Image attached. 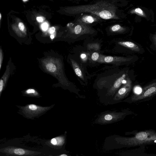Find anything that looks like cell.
Masks as SVG:
<instances>
[{"label": "cell", "instance_id": "f1b7e54d", "mask_svg": "<svg viewBox=\"0 0 156 156\" xmlns=\"http://www.w3.org/2000/svg\"><path fill=\"white\" fill-rule=\"evenodd\" d=\"M0 20H1V13L0 14Z\"/></svg>", "mask_w": 156, "mask_h": 156}, {"label": "cell", "instance_id": "30bf717a", "mask_svg": "<svg viewBox=\"0 0 156 156\" xmlns=\"http://www.w3.org/2000/svg\"><path fill=\"white\" fill-rule=\"evenodd\" d=\"M45 66L47 70L51 73H55L57 71L58 69L55 63L51 60L46 62Z\"/></svg>", "mask_w": 156, "mask_h": 156}, {"label": "cell", "instance_id": "ac0fdd59", "mask_svg": "<svg viewBox=\"0 0 156 156\" xmlns=\"http://www.w3.org/2000/svg\"><path fill=\"white\" fill-rule=\"evenodd\" d=\"M99 56V55L98 53L94 52L92 55L91 59L94 61H96L98 59Z\"/></svg>", "mask_w": 156, "mask_h": 156}, {"label": "cell", "instance_id": "f546056e", "mask_svg": "<svg viewBox=\"0 0 156 156\" xmlns=\"http://www.w3.org/2000/svg\"><path fill=\"white\" fill-rule=\"evenodd\" d=\"M28 0H23V1H24V2H26Z\"/></svg>", "mask_w": 156, "mask_h": 156}, {"label": "cell", "instance_id": "d6986e66", "mask_svg": "<svg viewBox=\"0 0 156 156\" xmlns=\"http://www.w3.org/2000/svg\"><path fill=\"white\" fill-rule=\"evenodd\" d=\"M18 26L20 30L23 32L25 30V27L23 23L22 22H20L18 24Z\"/></svg>", "mask_w": 156, "mask_h": 156}, {"label": "cell", "instance_id": "3957f363", "mask_svg": "<svg viewBox=\"0 0 156 156\" xmlns=\"http://www.w3.org/2000/svg\"><path fill=\"white\" fill-rule=\"evenodd\" d=\"M156 94V82L153 83L143 88L141 92L135 94L132 97L133 101L136 102L146 100Z\"/></svg>", "mask_w": 156, "mask_h": 156}, {"label": "cell", "instance_id": "277c9868", "mask_svg": "<svg viewBox=\"0 0 156 156\" xmlns=\"http://www.w3.org/2000/svg\"><path fill=\"white\" fill-rule=\"evenodd\" d=\"M1 151L8 155H32L37 153L36 152L33 151L14 147L3 148Z\"/></svg>", "mask_w": 156, "mask_h": 156}, {"label": "cell", "instance_id": "4fadbf2b", "mask_svg": "<svg viewBox=\"0 0 156 156\" xmlns=\"http://www.w3.org/2000/svg\"><path fill=\"white\" fill-rule=\"evenodd\" d=\"M81 20L82 22L85 23H91L95 21L96 20L91 15H85L82 17Z\"/></svg>", "mask_w": 156, "mask_h": 156}, {"label": "cell", "instance_id": "5bb4252c", "mask_svg": "<svg viewBox=\"0 0 156 156\" xmlns=\"http://www.w3.org/2000/svg\"><path fill=\"white\" fill-rule=\"evenodd\" d=\"M130 13H135L136 15L143 17H146V15L144 12L141 9L137 8L134 9L130 12Z\"/></svg>", "mask_w": 156, "mask_h": 156}, {"label": "cell", "instance_id": "44dd1931", "mask_svg": "<svg viewBox=\"0 0 156 156\" xmlns=\"http://www.w3.org/2000/svg\"><path fill=\"white\" fill-rule=\"evenodd\" d=\"M142 90L140 87H137L135 88L134 91L136 94H138L141 92Z\"/></svg>", "mask_w": 156, "mask_h": 156}, {"label": "cell", "instance_id": "7a4b0ae2", "mask_svg": "<svg viewBox=\"0 0 156 156\" xmlns=\"http://www.w3.org/2000/svg\"><path fill=\"white\" fill-rule=\"evenodd\" d=\"M44 107L34 104H30L20 107L23 115L27 118H32L37 117L43 114L50 108Z\"/></svg>", "mask_w": 156, "mask_h": 156}, {"label": "cell", "instance_id": "9a60e30c", "mask_svg": "<svg viewBox=\"0 0 156 156\" xmlns=\"http://www.w3.org/2000/svg\"><path fill=\"white\" fill-rule=\"evenodd\" d=\"M111 30L113 32H122L125 30V28L121 27L119 24H115L111 28Z\"/></svg>", "mask_w": 156, "mask_h": 156}, {"label": "cell", "instance_id": "ffe728a7", "mask_svg": "<svg viewBox=\"0 0 156 156\" xmlns=\"http://www.w3.org/2000/svg\"><path fill=\"white\" fill-rule=\"evenodd\" d=\"M3 60V51L1 48L0 49V69H1Z\"/></svg>", "mask_w": 156, "mask_h": 156}, {"label": "cell", "instance_id": "ba28073f", "mask_svg": "<svg viewBox=\"0 0 156 156\" xmlns=\"http://www.w3.org/2000/svg\"><path fill=\"white\" fill-rule=\"evenodd\" d=\"M10 74V67L7 66L6 69L3 75L0 80V96L4 88Z\"/></svg>", "mask_w": 156, "mask_h": 156}, {"label": "cell", "instance_id": "7402d4cb", "mask_svg": "<svg viewBox=\"0 0 156 156\" xmlns=\"http://www.w3.org/2000/svg\"><path fill=\"white\" fill-rule=\"evenodd\" d=\"M48 25L46 23H43L41 25L42 29L44 31L47 30L48 28Z\"/></svg>", "mask_w": 156, "mask_h": 156}, {"label": "cell", "instance_id": "5b68a950", "mask_svg": "<svg viewBox=\"0 0 156 156\" xmlns=\"http://www.w3.org/2000/svg\"><path fill=\"white\" fill-rule=\"evenodd\" d=\"M132 86L131 80L129 78H127L125 85L118 91V95L120 97L124 96L130 91Z\"/></svg>", "mask_w": 156, "mask_h": 156}, {"label": "cell", "instance_id": "484cf974", "mask_svg": "<svg viewBox=\"0 0 156 156\" xmlns=\"http://www.w3.org/2000/svg\"><path fill=\"white\" fill-rule=\"evenodd\" d=\"M153 39L154 44L156 45V33L154 35Z\"/></svg>", "mask_w": 156, "mask_h": 156}, {"label": "cell", "instance_id": "4316f807", "mask_svg": "<svg viewBox=\"0 0 156 156\" xmlns=\"http://www.w3.org/2000/svg\"><path fill=\"white\" fill-rule=\"evenodd\" d=\"M50 37L51 39H53L54 37V36L52 34L50 36Z\"/></svg>", "mask_w": 156, "mask_h": 156}, {"label": "cell", "instance_id": "9c48e42d", "mask_svg": "<svg viewBox=\"0 0 156 156\" xmlns=\"http://www.w3.org/2000/svg\"><path fill=\"white\" fill-rule=\"evenodd\" d=\"M73 69L76 75L81 79L83 80L84 77L82 71L77 63L74 60L71 59Z\"/></svg>", "mask_w": 156, "mask_h": 156}, {"label": "cell", "instance_id": "83f0119b", "mask_svg": "<svg viewBox=\"0 0 156 156\" xmlns=\"http://www.w3.org/2000/svg\"><path fill=\"white\" fill-rule=\"evenodd\" d=\"M59 156H67V155L66 154H61V155H59Z\"/></svg>", "mask_w": 156, "mask_h": 156}, {"label": "cell", "instance_id": "603a6c76", "mask_svg": "<svg viewBox=\"0 0 156 156\" xmlns=\"http://www.w3.org/2000/svg\"><path fill=\"white\" fill-rule=\"evenodd\" d=\"M112 118V116L109 114L106 115L104 117V119L105 120L107 121H110L111 120Z\"/></svg>", "mask_w": 156, "mask_h": 156}, {"label": "cell", "instance_id": "d4e9b609", "mask_svg": "<svg viewBox=\"0 0 156 156\" xmlns=\"http://www.w3.org/2000/svg\"><path fill=\"white\" fill-rule=\"evenodd\" d=\"M37 21L39 22H42L43 21V19L41 17H37L36 18Z\"/></svg>", "mask_w": 156, "mask_h": 156}, {"label": "cell", "instance_id": "cb8c5ba5", "mask_svg": "<svg viewBox=\"0 0 156 156\" xmlns=\"http://www.w3.org/2000/svg\"><path fill=\"white\" fill-rule=\"evenodd\" d=\"M55 30V28L54 27H52L49 29V32L50 34H52L54 32Z\"/></svg>", "mask_w": 156, "mask_h": 156}, {"label": "cell", "instance_id": "8fae6325", "mask_svg": "<svg viewBox=\"0 0 156 156\" xmlns=\"http://www.w3.org/2000/svg\"><path fill=\"white\" fill-rule=\"evenodd\" d=\"M50 142L53 145L60 146L64 144V139L62 136L57 137L52 139L51 140Z\"/></svg>", "mask_w": 156, "mask_h": 156}, {"label": "cell", "instance_id": "6da1fadb", "mask_svg": "<svg viewBox=\"0 0 156 156\" xmlns=\"http://www.w3.org/2000/svg\"><path fill=\"white\" fill-rule=\"evenodd\" d=\"M116 7L113 4L105 1L94 4L70 6L66 10L70 15H77L83 13H89L105 20L118 19L116 15Z\"/></svg>", "mask_w": 156, "mask_h": 156}, {"label": "cell", "instance_id": "e0dca14e", "mask_svg": "<svg viewBox=\"0 0 156 156\" xmlns=\"http://www.w3.org/2000/svg\"><path fill=\"white\" fill-rule=\"evenodd\" d=\"M25 93L28 94L33 96H37L38 95L37 92L33 89H29L25 91Z\"/></svg>", "mask_w": 156, "mask_h": 156}, {"label": "cell", "instance_id": "8992f818", "mask_svg": "<svg viewBox=\"0 0 156 156\" xmlns=\"http://www.w3.org/2000/svg\"><path fill=\"white\" fill-rule=\"evenodd\" d=\"M119 45L128 48L136 52H139L140 50L139 47L134 43L129 41H122L118 42Z\"/></svg>", "mask_w": 156, "mask_h": 156}, {"label": "cell", "instance_id": "2e32d148", "mask_svg": "<svg viewBox=\"0 0 156 156\" xmlns=\"http://www.w3.org/2000/svg\"><path fill=\"white\" fill-rule=\"evenodd\" d=\"M83 30L82 26L80 24L76 25L74 29V33L76 34H82Z\"/></svg>", "mask_w": 156, "mask_h": 156}, {"label": "cell", "instance_id": "7c38bea8", "mask_svg": "<svg viewBox=\"0 0 156 156\" xmlns=\"http://www.w3.org/2000/svg\"><path fill=\"white\" fill-rule=\"evenodd\" d=\"M126 76V74H124L115 81L111 89L112 91H114L120 87Z\"/></svg>", "mask_w": 156, "mask_h": 156}, {"label": "cell", "instance_id": "52a82bcc", "mask_svg": "<svg viewBox=\"0 0 156 156\" xmlns=\"http://www.w3.org/2000/svg\"><path fill=\"white\" fill-rule=\"evenodd\" d=\"M131 58L107 56L105 57L104 60L105 62L109 63L127 61L131 60Z\"/></svg>", "mask_w": 156, "mask_h": 156}]
</instances>
